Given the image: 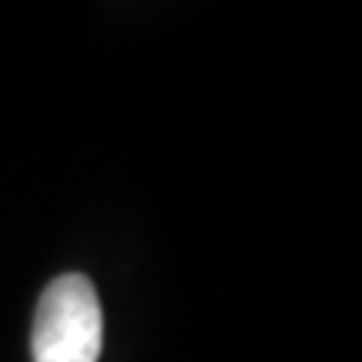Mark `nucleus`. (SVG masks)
I'll return each mask as SVG.
<instances>
[{"label":"nucleus","mask_w":362,"mask_h":362,"mask_svg":"<svg viewBox=\"0 0 362 362\" xmlns=\"http://www.w3.org/2000/svg\"><path fill=\"white\" fill-rule=\"evenodd\" d=\"M103 350V308L85 275H61L42 290L33 314V362H97Z\"/></svg>","instance_id":"nucleus-1"}]
</instances>
